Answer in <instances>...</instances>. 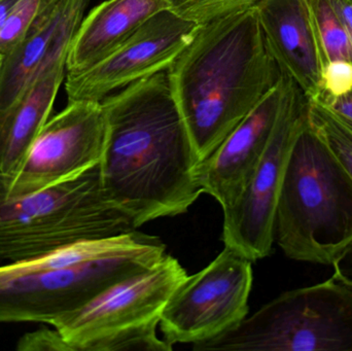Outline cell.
Segmentation results:
<instances>
[{
    "instance_id": "obj_10",
    "label": "cell",
    "mask_w": 352,
    "mask_h": 351,
    "mask_svg": "<svg viewBox=\"0 0 352 351\" xmlns=\"http://www.w3.org/2000/svg\"><path fill=\"white\" fill-rule=\"evenodd\" d=\"M107 122L101 102L74 101L50 117L12 177L8 193L25 195L55 187L100 163Z\"/></svg>"
},
{
    "instance_id": "obj_5",
    "label": "cell",
    "mask_w": 352,
    "mask_h": 351,
    "mask_svg": "<svg viewBox=\"0 0 352 351\" xmlns=\"http://www.w3.org/2000/svg\"><path fill=\"white\" fill-rule=\"evenodd\" d=\"M330 280L283 293L235 328L194 350L352 351V280L333 264Z\"/></svg>"
},
{
    "instance_id": "obj_23",
    "label": "cell",
    "mask_w": 352,
    "mask_h": 351,
    "mask_svg": "<svg viewBox=\"0 0 352 351\" xmlns=\"http://www.w3.org/2000/svg\"><path fill=\"white\" fill-rule=\"evenodd\" d=\"M352 41V0H328Z\"/></svg>"
},
{
    "instance_id": "obj_9",
    "label": "cell",
    "mask_w": 352,
    "mask_h": 351,
    "mask_svg": "<svg viewBox=\"0 0 352 351\" xmlns=\"http://www.w3.org/2000/svg\"><path fill=\"white\" fill-rule=\"evenodd\" d=\"M252 261L232 247L204 269L188 276L163 310V339L177 343L208 341L235 328L248 315Z\"/></svg>"
},
{
    "instance_id": "obj_17",
    "label": "cell",
    "mask_w": 352,
    "mask_h": 351,
    "mask_svg": "<svg viewBox=\"0 0 352 351\" xmlns=\"http://www.w3.org/2000/svg\"><path fill=\"white\" fill-rule=\"evenodd\" d=\"M306 3L322 68L332 61L352 63V41L328 0H306Z\"/></svg>"
},
{
    "instance_id": "obj_15",
    "label": "cell",
    "mask_w": 352,
    "mask_h": 351,
    "mask_svg": "<svg viewBox=\"0 0 352 351\" xmlns=\"http://www.w3.org/2000/svg\"><path fill=\"white\" fill-rule=\"evenodd\" d=\"M168 0H107L82 19L68 52L66 72L92 67L119 49Z\"/></svg>"
},
{
    "instance_id": "obj_24",
    "label": "cell",
    "mask_w": 352,
    "mask_h": 351,
    "mask_svg": "<svg viewBox=\"0 0 352 351\" xmlns=\"http://www.w3.org/2000/svg\"><path fill=\"white\" fill-rule=\"evenodd\" d=\"M18 0H0V30Z\"/></svg>"
},
{
    "instance_id": "obj_21",
    "label": "cell",
    "mask_w": 352,
    "mask_h": 351,
    "mask_svg": "<svg viewBox=\"0 0 352 351\" xmlns=\"http://www.w3.org/2000/svg\"><path fill=\"white\" fill-rule=\"evenodd\" d=\"M43 327L25 334L18 342L16 350L22 351H70L56 328Z\"/></svg>"
},
{
    "instance_id": "obj_22",
    "label": "cell",
    "mask_w": 352,
    "mask_h": 351,
    "mask_svg": "<svg viewBox=\"0 0 352 351\" xmlns=\"http://www.w3.org/2000/svg\"><path fill=\"white\" fill-rule=\"evenodd\" d=\"M318 102L322 103L327 109H330L342 123L352 130V90L344 96Z\"/></svg>"
},
{
    "instance_id": "obj_7",
    "label": "cell",
    "mask_w": 352,
    "mask_h": 351,
    "mask_svg": "<svg viewBox=\"0 0 352 351\" xmlns=\"http://www.w3.org/2000/svg\"><path fill=\"white\" fill-rule=\"evenodd\" d=\"M188 276L166 253L52 327L70 351H171L173 346L159 338L158 327L169 299Z\"/></svg>"
},
{
    "instance_id": "obj_2",
    "label": "cell",
    "mask_w": 352,
    "mask_h": 351,
    "mask_svg": "<svg viewBox=\"0 0 352 351\" xmlns=\"http://www.w3.org/2000/svg\"><path fill=\"white\" fill-rule=\"evenodd\" d=\"M166 71L201 162L283 76L254 5L199 25Z\"/></svg>"
},
{
    "instance_id": "obj_18",
    "label": "cell",
    "mask_w": 352,
    "mask_h": 351,
    "mask_svg": "<svg viewBox=\"0 0 352 351\" xmlns=\"http://www.w3.org/2000/svg\"><path fill=\"white\" fill-rule=\"evenodd\" d=\"M308 121L352 179V130L316 100H310Z\"/></svg>"
},
{
    "instance_id": "obj_1",
    "label": "cell",
    "mask_w": 352,
    "mask_h": 351,
    "mask_svg": "<svg viewBox=\"0 0 352 351\" xmlns=\"http://www.w3.org/2000/svg\"><path fill=\"white\" fill-rule=\"evenodd\" d=\"M101 104L107 136L99 169L109 200L136 228L188 212L203 194L197 179L201 161L166 70Z\"/></svg>"
},
{
    "instance_id": "obj_12",
    "label": "cell",
    "mask_w": 352,
    "mask_h": 351,
    "mask_svg": "<svg viewBox=\"0 0 352 351\" xmlns=\"http://www.w3.org/2000/svg\"><path fill=\"white\" fill-rule=\"evenodd\" d=\"M280 98L281 80L199 165L197 179L203 194L214 198L223 210L239 199L262 159L276 123Z\"/></svg>"
},
{
    "instance_id": "obj_25",
    "label": "cell",
    "mask_w": 352,
    "mask_h": 351,
    "mask_svg": "<svg viewBox=\"0 0 352 351\" xmlns=\"http://www.w3.org/2000/svg\"><path fill=\"white\" fill-rule=\"evenodd\" d=\"M1 59H2V57H1V56H0V61H1Z\"/></svg>"
},
{
    "instance_id": "obj_19",
    "label": "cell",
    "mask_w": 352,
    "mask_h": 351,
    "mask_svg": "<svg viewBox=\"0 0 352 351\" xmlns=\"http://www.w3.org/2000/svg\"><path fill=\"white\" fill-rule=\"evenodd\" d=\"M61 0H18L0 30V56L16 47Z\"/></svg>"
},
{
    "instance_id": "obj_8",
    "label": "cell",
    "mask_w": 352,
    "mask_h": 351,
    "mask_svg": "<svg viewBox=\"0 0 352 351\" xmlns=\"http://www.w3.org/2000/svg\"><path fill=\"white\" fill-rule=\"evenodd\" d=\"M309 103L304 91L283 72L280 105L268 146L239 199L223 210L221 240L250 261L264 259L272 251L285 167L294 142L307 123Z\"/></svg>"
},
{
    "instance_id": "obj_3",
    "label": "cell",
    "mask_w": 352,
    "mask_h": 351,
    "mask_svg": "<svg viewBox=\"0 0 352 351\" xmlns=\"http://www.w3.org/2000/svg\"><path fill=\"white\" fill-rule=\"evenodd\" d=\"M275 239L291 259L324 265L352 247V179L309 121L289 152Z\"/></svg>"
},
{
    "instance_id": "obj_20",
    "label": "cell",
    "mask_w": 352,
    "mask_h": 351,
    "mask_svg": "<svg viewBox=\"0 0 352 351\" xmlns=\"http://www.w3.org/2000/svg\"><path fill=\"white\" fill-rule=\"evenodd\" d=\"M352 90V63L346 61L329 62L322 68L320 92L312 100L324 101L338 98Z\"/></svg>"
},
{
    "instance_id": "obj_6",
    "label": "cell",
    "mask_w": 352,
    "mask_h": 351,
    "mask_svg": "<svg viewBox=\"0 0 352 351\" xmlns=\"http://www.w3.org/2000/svg\"><path fill=\"white\" fill-rule=\"evenodd\" d=\"M166 253L158 237L138 230L111 237L100 253L52 271L0 284V324L53 326L117 282L148 269Z\"/></svg>"
},
{
    "instance_id": "obj_11",
    "label": "cell",
    "mask_w": 352,
    "mask_h": 351,
    "mask_svg": "<svg viewBox=\"0 0 352 351\" xmlns=\"http://www.w3.org/2000/svg\"><path fill=\"white\" fill-rule=\"evenodd\" d=\"M199 25L171 8L161 10L102 61L84 71L66 72L68 102H101L116 91L165 71Z\"/></svg>"
},
{
    "instance_id": "obj_16",
    "label": "cell",
    "mask_w": 352,
    "mask_h": 351,
    "mask_svg": "<svg viewBox=\"0 0 352 351\" xmlns=\"http://www.w3.org/2000/svg\"><path fill=\"white\" fill-rule=\"evenodd\" d=\"M67 58L50 64L8 109L0 111V173L12 177L43 124L51 117L66 76Z\"/></svg>"
},
{
    "instance_id": "obj_14",
    "label": "cell",
    "mask_w": 352,
    "mask_h": 351,
    "mask_svg": "<svg viewBox=\"0 0 352 351\" xmlns=\"http://www.w3.org/2000/svg\"><path fill=\"white\" fill-rule=\"evenodd\" d=\"M254 6L281 71L295 80L309 100L316 98L322 68L306 0H258Z\"/></svg>"
},
{
    "instance_id": "obj_4",
    "label": "cell",
    "mask_w": 352,
    "mask_h": 351,
    "mask_svg": "<svg viewBox=\"0 0 352 351\" xmlns=\"http://www.w3.org/2000/svg\"><path fill=\"white\" fill-rule=\"evenodd\" d=\"M138 230L132 218L109 200L99 164L43 191L8 193L0 173V262L14 263L88 239Z\"/></svg>"
},
{
    "instance_id": "obj_13",
    "label": "cell",
    "mask_w": 352,
    "mask_h": 351,
    "mask_svg": "<svg viewBox=\"0 0 352 351\" xmlns=\"http://www.w3.org/2000/svg\"><path fill=\"white\" fill-rule=\"evenodd\" d=\"M90 0H61L0 61V111L8 109L50 64L67 58Z\"/></svg>"
}]
</instances>
